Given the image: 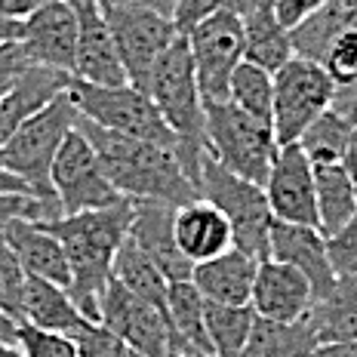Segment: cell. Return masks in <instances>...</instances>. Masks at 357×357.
Returning a JSON list of instances; mask_svg holds the SVG:
<instances>
[{
	"instance_id": "cell-1",
	"label": "cell",
	"mask_w": 357,
	"mask_h": 357,
	"mask_svg": "<svg viewBox=\"0 0 357 357\" xmlns=\"http://www.w3.org/2000/svg\"><path fill=\"white\" fill-rule=\"evenodd\" d=\"M130 222L132 200L126 197L117 200L114 206H105V210H89L43 222L65 250L71 271L68 296L86 321H99L102 296L111 284V268H114L117 250L130 234Z\"/></svg>"
},
{
	"instance_id": "cell-2",
	"label": "cell",
	"mask_w": 357,
	"mask_h": 357,
	"mask_svg": "<svg viewBox=\"0 0 357 357\" xmlns=\"http://www.w3.org/2000/svg\"><path fill=\"white\" fill-rule=\"evenodd\" d=\"M77 130L93 145L105 176L126 200H163V204H191L197 200V188L185 176L176 148L132 139L123 132H111L105 126L77 117Z\"/></svg>"
},
{
	"instance_id": "cell-3",
	"label": "cell",
	"mask_w": 357,
	"mask_h": 357,
	"mask_svg": "<svg viewBox=\"0 0 357 357\" xmlns=\"http://www.w3.org/2000/svg\"><path fill=\"white\" fill-rule=\"evenodd\" d=\"M145 93L158 105L163 121L176 132V154L182 163L185 176L195 182L200 178V163L210 154L206 148V105L200 99L195 62H191V50L185 34H178L167 47V53L158 59L151 68Z\"/></svg>"
},
{
	"instance_id": "cell-4",
	"label": "cell",
	"mask_w": 357,
	"mask_h": 357,
	"mask_svg": "<svg viewBox=\"0 0 357 357\" xmlns=\"http://www.w3.org/2000/svg\"><path fill=\"white\" fill-rule=\"evenodd\" d=\"M296 56L317 62L336 84V108L357 114V0H326L293 31Z\"/></svg>"
},
{
	"instance_id": "cell-5",
	"label": "cell",
	"mask_w": 357,
	"mask_h": 357,
	"mask_svg": "<svg viewBox=\"0 0 357 357\" xmlns=\"http://www.w3.org/2000/svg\"><path fill=\"white\" fill-rule=\"evenodd\" d=\"M197 195L228 219L237 250H243L256 262L271 259L274 215H271V206H268L262 185L241 178L237 173L222 167L213 154H206L204 163H200Z\"/></svg>"
},
{
	"instance_id": "cell-6",
	"label": "cell",
	"mask_w": 357,
	"mask_h": 357,
	"mask_svg": "<svg viewBox=\"0 0 357 357\" xmlns=\"http://www.w3.org/2000/svg\"><path fill=\"white\" fill-rule=\"evenodd\" d=\"M77 108H74L68 89L56 96L47 108L31 114L25 123L0 145V167L6 173L31 188L34 197H53V185H50V173H53V160L62 148L65 136L77 126Z\"/></svg>"
},
{
	"instance_id": "cell-7",
	"label": "cell",
	"mask_w": 357,
	"mask_h": 357,
	"mask_svg": "<svg viewBox=\"0 0 357 357\" xmlns=\"http://www.w3.org/2000/svg\"><path fill=\"white\" fill-rule=\"evenodd\" d=\"M206 148L225 169L256 185H265L278 154L271 123L241 111L231 102L206 105Z\"/></svg>"
},
{
	"instance_id": "cell-8",
	"label": "cell",
	"mask_w": 357,
	"mask_h": 357,
	"mask_svg": "<svg viewBox=\"0 0 357 357\" xmlns=\"http://www.w3.org/2000/svg\"><path fill=\"white\" fill-rule=\"evenodd\" d=\"M68 96L80 117L105 126L111 132H123L132 139L158 142L167 148H176V132L163 121L151 96L142 89L123 84V86H93L84 80L71 77Z\"/></svg>"
},
{
	"instance_id": "cell-9",
	"label": "cell",
	"mask_w": 357,
	"mask_h": 357,
	"mask_svg": "<svg viewBox=\"0 0 357 357\" xmlns=\"http://www.w3.org/2000/svg\"><path fill=\"white\" fill-rule=\"evenodd\" d=\"M336 102V84L317 62L305 56H293L274 71V105L271 130L278 145L299 142L326 108Z\"/></svg>"
},
{
	"instance_id": "cell-10",
	"label": "cell",
	"mask_w": 357,
	"mask_h": 357,
	"mask_svg": "<svg viewBox=\"0 0 357 357\" xmlns=\"http://www.w3.org/2000/svg\"><path fill=\"white\" fill-rule=\"evenodd\" d=\"M105 22L114 37L117 56L126 71V84L142 89L148 86L151 68L158 59L167 53V47L178 37L176 22L169 16H160L151 6L130 0V3H102Z\"/></svg>"
},
{
	"instance_id": "cell-11",
	"label": "cell",
	"mask_w": 357,
	"mask_h": 357,
	"mask_svg": "<svg viewBox=\"0 0 357 357\" xmlns=\"http://www.w3.org/2000/svg\"><path fill=\"white\" fill-rule=\"evenodd\" d=\"M191 62L204 105L228 102V84L234 68L243 62V22L234 10H219L197 22L188 34Z\"/></svg>"
},
{
	"instance_id": "cell-12",
	"label": "cell",
	"mask_w": 357,
	"mask_h": 357,
	"mask_svg": "<svg viewBox=\"0 0 357 357\" xmlns=\"http://www.w3.org/2000/svg\"><path fill=\"white\" fill-rule=\"evenodd\" d=\"M50 185H53V197L62 206V215L105 210V206H114L117 200H123L105 176L93 145L86 142V136L77 126L65 136L62 148H59Z\"/></svg>"
},
{
	"instance_id": "cell-13",
	"label": "cell",
	"mask_w": 357,
	"mask_h": 357,
	"mask_svg": "<svg viewBox=\"0 0 357 357\" xmlns=\"http://www.w3.org/2000/svg\"><path fill=\"white\" fill-rule=\"evenodd\" d=\"M99 324L108 326L130 351L142 357H169V324L158 305L130 293L114 278L102 296Z\"/></svg>"
},
{
	"instance_id": "cell-14",
	"label": "cell",
	"mask_w": 357,
	"mask_h": 357,
	"mask_svg": "<svg viewBox=\"0 0 357 357\" xmlns=\"http://www.w3.org/2000/svg\"><path fill=\"white\" fill-rule=\"evenodd\" d=\"M262 188L268 206H271V215L278 222H293V225H308V228L321 225L317 222V200H314V167L305 158L299 142L278 148Z\"/></svg>"
},
{
	"instance_id": "cell-15",
	"label": "cell",
	"mask_w": 357,
	"mask_h": 357,
	"mask_svg": "<svg viewBox=\"0 0 357 357\" xmlns=\"http://www.w3.org/2000/svg\"><path fill=\"white\" fill-rule=\"evenodd\" d=\"M19 47L37 68L74 74L77 56V16L68 0H53L28 19H22Z\"/></svg>"
},
{
	"instance_id": "cell-16",
	"label": "cell",
	"mask_w": 357,
	"mask_h": 357,
	"mask_svg": "<svg viewBox=\"0 0 357 357\" xmlns=\"http://www.w3.org/2000/svg\"><path fill=\"white\" fill-rule=\"evenodd\" d=\"M77 16V56L71 77L93 86H123L126 71L99 0H68Z\"/></svg>"
},
{
	"instance_id": "cell-17",
	"label": "cell",
	"mask_w": 357,
	"mask_h": 357,
	"mask_svg": "<svg viewBox=\"0 0 357 357\" xmlns=\"http://www.w3.org/2000/svg\"><path fill=\"white\" fill-rule=\"evenodd\" d=\"M250 305L265 321H305L314 308V289H311L308 278L296 271L293 265L278 262V259H262L256 268Z\"/></svg>"
},
{
	"instance_id": "cell-18",
	"label": "cell",
	"mask_w": 357,
	"mask_h": 357,
	"mask_svg": "<svg viewBox=\"0 0 357 357\" xmlns=\"http://www.w3.org/2000/svg\"><path fill=\"white\" fill-rule=\"evenodd\" d=\"M271 259L293 265L308 278L314 289V302H321L333 287L339 274L333 271L330 252H326V237L317 228L293 225V222H278L271 225Z\"/></svg>"
},
{
	"instance_id": "cell-19",
	"label": "cell",
	"mask_w": 357,
	"mask_h": 357,
	"mask_svg": "<svg viewBox=\"0 0 357 357\" xmlns=\"http://www.w3.org/2000/svg\"><path fill=\"white\" fill-rule=\"evenodd\" d=\"M173 219H176L173 204H163V200H132L130 237L158 262V268L167 274V280H185L191 278L195 265L176 247Z\"/></svg>"
},
{
	"instance_id": "cell-20",
	"label": "cell",
	"mask_w": 357,
	"mask_h": 357,
	"mask_svg": "<svg viewBox=\"0 0 357 357\" xmlns=\"http://www.w3.org/2000/svg\"><path fill=\"white\" fill-rule=\"evenodd\" d=\"M0 234L10 243V250L16 252L22 271L28 278H43L50 284H59L68 289L71 284V271H68V259L65 250L59 243V237L50 231L43 222L31 219H13L6 225H0Z\"/></svg>"
},
{
	"instance_id": "cell-21",
	"label": "cell",
	"mask_w": 357,
	"mask_h": 357,
	"mask_svg": "<svg viewBox=\"0 0 357 357\" xmlns=\"http://www.w3.org/2000/svg\"><path fill=\"white\" fill-rule=\"evenodd\" d=\"M234 13L243 22V59L247 62L274 74L296 56L293 37L274 13V0H234Z\"/></svg>"
},
{
	"instance_id": "cell-22",
	"label": "cell",
	"mask_w": 357,
	"mask_h": 357,
	"mask_svg": "<svg viewBox=\"0 0 357 357\" xmlns=\"http://www.w3.org/2000/svg\"><path fill=\"white\" fill-rule=\"evenodd\" d=\"M71 84V74L53 68H25L10 80L6 93L0 96V145L19 130L22 123L40 108H47L56 96H62Z\"/></svg>"
},
{
	"instance_id": "cell-23",
	"label": "cell",
	"mask_w": 357,
	"mask_h": 357,
	"mask_svg": "<svg viewBox=\"0 0 357 357\" xmlns=\"http://www.w3.org/2000/svg\"><path fill=\"white\" fill-rule=\"evenodd\" d=\"M173 231H176L178 252H182L191 265L206 262V259H213V256H219V252L234 247L228 219L215 210L213 204H206L204 197L176 206Z\"/></svg>"
},
{
	"instance_id": "cell-24",
	"label": "cell",
	"mask_w": 357,
	"mask_h": 357,
	"mask_svg": "<svg viewBox=\"0 0 357 357\" xmlns=\"http://www.w3.org/2000/svg\"><path fill=\"white\" fill-rule=\"evenodd\" d=\"M256 268L259 262L247 256L243 250H225L219 256L197 262L191 268V280L200 289L206 302L219 305H250L252 284H256Z\"/></svg>"
},
{
	"instance_id": "cell-25",
	"label": "cell",
	"mask_w": 357,
	"mask_h": 357,
	"mask_svg": "<svg viewBox=\"0 0 357 357\" xmlns=\"http://www.w3.org/2000/svg\"><path fill=\"white\" fill-rule=\"evenodd\" d=\"M204 308L206 299L200 296L195 280H169L167 289V324H169V354H185V351H210V339H206L204 326Z\"/></svg>"
},
{
	"instance_id": "cell-26",
	"label": "cell",
	"mask_w": 357,
	"mask_h": 357,
	"mask_svg": "<svg viewBox=\"0 0 357 357\" xmlns=\"http://www.w3.org/2000/svg\"><path fill=\"white\" fill-rule=\"evenodd\" d=\"M84 321L86 317L77 311V305L71 302L65 287L50 284L43 278H25V289H22V324L71 336Z\"/></svg>"
},
{
	"instance_id": "cell-27",
	"label": "cell",
	"mask_w": 357,
	"mask_h": 357,
	"mask_svg": "<svg viewBox=\"0 0 357 357\" xmlns=\"http://www.w3.org/2000/svg\"><path fill=\"white\" fill-rule=\"evenodd\" d=\"M317 348H321V339H317L308 317L293 324H280V321H265V317L256 314L241 357H314Z\"/></svg>"
},
{
	"instance_id": "cell-28",
	"label": "cell",
	"mask_w": 357,
	"mask_h": 357,
	"mask_svg": "<svg viewBox=\"0 0 357 357\" xmlns=\"http://www.w3.org/2000/svg\"><path fill=\"white\" fill-rule=\"evenodd\" d=\"M321 345L330 342H357V274L336 278V287L314 302L308 314Z\"/></svg>"
},
{
	"instance_id": "cell-29",
	"label": "cell",
	"mask_w": 357,
	"mask_h": 357,
	"mask_svg": "<svg viewBox=\"0 0 357 357\" xmlns=\"http://www.w3.org/2000/svg\"><path fill=\"white\" fill-rule=\"evenodd\" d=\"M111 278L121 287L130 289V293L142 296L145 302L158 305L163 314H167V289H169L167 274L160 271L158 262H154L130 234H126V241L121 243V250H117V256H114Z\"/></svg>"
},
{
	"instance_id": "cell-30",
	"label": "cell",
	"mask_w": 357,
	"mask_h": 357,
	"mask_svg": "<svg viewBox=\"0 0 357 357\" xmlns=\"http://www.w3.org/2000/svg\"><path fill=\"white\" fill-rule=\"evenodd\" d=\"M314 200H317V222L321 234L333 237L357 213V191L351 176L342 163H324L314 167Z\"/></svg>"
},
{
	"instance_id": "cell-31",
	"label": "cell",
	"mask_w": 357,
	"mask_h": 357,
	"mask_svg": "<svg viewBox=\"0 0 357 357\" xmlns=\"http://www.w3.org/2000/svg\"><path fill=\"white\" fill-rule=\"evenodd\" d=\"M256 311L252 305H219L206 302L204 308V326L210 339V351L215 357H241L243 345L250 339Z\"/></svg>"
},
{
	"instance_id": "cell-32",
	"label": "cell",
	"mask_w": 357,
	"mask_h": 357,
	"mask_svg": "<svg viewBox=\"0 0 357 357\" xmlns=\"http://www.w3.org/2000/svg\"><path fill=\"white\" fill-rule=\"evenodd\" d=\"M351 123H354L351 111L330 105L314 123L308 126V130L302 132L299 145H302L305 158L311 160V167H324V163H342V154H345L348 136H351Z\"/></svg>"
},
{
	"instance_id": "cell-33",
	"label": "cell",
	"mask_w": 357,
	"mask_h": 357,
	"mask_svg": "<svg viewBox=\"0 0 357 357\" xmlns=\"http://www.w3.org/2000/svg\"><path fill=\"white\" fill-rule=\"evenodd\" d=\"M228 102L237 105L241 111H247V114L259 117V121L271 123L274 74L243 59L231 74V84H228Z\"/></svg>"
},
{
	"instance_id": "cell-34",
	"label": "cell",
	"mask_w": 357,
	"mask_h": 357,
	"mask_svg": "<svg viewBox=\"0 0 357 357\" xmlns=\"http://www.w3.org/2000/svg\"><path fill=\"white\" fill-rule=\"evenodd\" d=\"M25 278L16 252L0 234V311L10 314L16 324H22V289H25Z\"/></svg>"
},
{
	"instance_id": "cell-35",
	"label": "cell",
	"mask_w": 357,
	"mask_h": 357,
	"mask_svg": "<svg viewBox=\"0 0 357 357\" xmlns=\"http://www.w3.org/2000/svg\"><path fill=\"white\" fill-rule=\"evenodd\" d=\"M68 339L77 348V357H126L130 354V348L99 321H84Z\"/></svg>"
},
{
	"instance_id": "cell-36",
	"label": "cell",
	"mask_w": 357,
	"mask_h": 357,
	"mask_svg": "<svg viewBox=\"0 0 357 357\" xmlns=\"http://www.w3.org/2000/svg\"><path fill=\"white\" fill-rule=\"evenodd\" d=\"M16 345L25 357H77V348L68 336L50 330H37L31 324H19Z\"/></svg>"
},
{
	"instance_id": "cell-37",
	"label": "cell",
	"mask_w": 357,
	"mask_h": 357,
	"mask_svg": "<svg viewBox=\"0 0 357 357\" xmlns=\"http://www.w3.org/2000/svg\"><path fill=\"white\" fill-rule=\"evenodd\" d=\"M326 252H330L333 271L339 278L357 274V213L333 237H326Z\"/></svg>"
},
{
	"instance_id": "cell-38",
	"label": "cell",
	"mask_w": 357,
	"mask_h": 357,
	"mask_svg": "<svg viewBox=\"0 0 357 357\" xmlns=\"http://www.w3.org/2000/svg\"><path fill=\"white\" fill-rule=\"evenodd\" d=\"M219 10H234V0H178L176 16H173L176 31L188 34L197 22H204L206 16H213Z\"/></svg>"
},
{
	"instance_id": "cell-39",
	"label": "cell",
	"mask_w": 357,
	"mask_h": 357,
	"mask_svg": "<svg viewBox=\"0 0 357 357\" xmlns=\"http://www.w3.org/2000/svg\"><path fill=\"white\" fill-rule=\"evenodd\" d=\"M326 0H274V13H278L280 25L287 31H293L296 25H302L308 16H314Z\"/></svg>"
},
{
	"instance_id": "cell-40",
	"label": "cell",
	"mask_w": 357,
	"mask_h": 357,
	"mask_svg": "<svg viewBox=\"0 0 357 357\" xmlns=\"http://www.w3.org/2000/svg\"><path fill=\"white\" fill-rule=\"evenodd\" d=\"M53 3V0H0V16L3 19H13V22H22L28 19L31 13H37L40 6Z\"/></svg>"
},
{
	"instance_id": "cell-41",
	"label": "cell",
	"mask_w": 357,
	"mask_h": 357,
	"mask_svg": "<svg viewBox=\"0 0 357 357\" xmlns=\"http://www.w3.org/2000/svg\"><path fill=\"white\" fill-rule=\"evenodd\" d=\"M342 167H345V173L351 176L354 191H357V114H354V123H351V136H348L345 154H342Z\"/></svg>"
},
{
	"instance_id": "cell-42",
	"label": "cell",
	"mask_w": 357,
	"mask_h": 357,
	"mask_svg": "<svg viewBox=\"0 0 357 357\" xmlns=\"http://www.w3.org/2000/svg\"><path fill=\"white\" fill-rule=\"evenodd\" d=\"M314 357H357V342H330L317 348Z\"/></svg>"
},
{
	"instance_id": "cell-43",
	"label": "cell",
	"mask_w": 357,
	"mask_h": 357,
	"mask_svg": "<svg viewBox=\"0 0 357 357\" xmlns=\"http://www.w3.org/2000/svg\"><path fill=\"white\" fill-rule=\"evenodd\" d=\"M0 195H31V188H28L22 178H16L13 173H6V169L0 167Z\"/></svg>"
},
{
	"instance_id": "cell-44",
	"label": "cell",
	"mask_w": 357,
	"mask_h": 357,
	"mask_svg": "<svg viewBox=\"0 0 357 357\" xmlns=\"http://www.w3.org/2000/svg\"><path fill=\"white\" fill-rule=\"evenodd\" d=\"M19 28H22V22H13V19H3V16H0V43L19 40Z\"/></svg>"
},
{
	"instance_id": "cell-45",
	"label": "cell",
	"mask_w": 357,
	"mask_h": 357,
	"mask_svg": "<svg viewBox=\"0 0 357 357\" xmlns=\"http://www.w3.org/2000/svg\"><path fill=\"white\" fill-rule=\"evenodd\" d=\"M139 3L151 6V10H154V13H160V16H169V19H173V16H176L178 0H139Z\"/></svg>"
},
{
	"instance_id": "cell-46",
	"label": "cell",
	"mask_w": 357,
	"mask_h": 357,
	"mask_svg": "<svg viewBox=\"0 0 357 357\" xmlns=\"http://www.w3.org/2000/svg\"><path fill=\"white\" fill-rule=\"evenodd\" d=\"M16 330H19V324L0 311V342H16Z\"/></svg>"
},
{
	"instance_id": "cell-47",
	"label": "cell",
	"mask_w": 357,
	"mask_h": 357,
	"mask_svg": "<svg viewBox=\"0 0 357 357\" xmlns=\"http://www.w3.org/2000/svg\"><path fill=\"white\" fill-rule=\"evenodd\" d=\"M0 357H25L16 342H0Z\"/></svg>"
},
{
	"instance_id": "cell-48",
	"label": "cell",
	"mask_w": 357,
	"mask_h": 357,
	"mask_svg": "<svg viewBox=\"0 0 357 357\" xmlns=\"http://www.w3.org/2000/svg\"><path fill=\"white\" fill-rule=\"evenodd\" d=\"M169 357H215V354H200V351H185V354H169Z\"/></svg>"
},
{
	"instance_id": "cell-49",
	"label": "cell",
	"mask_w": 357,
	"mask_h": 357,
	"mask_svg": "<svg viewBox=\"0 0 357 357\" xmlns=\"http://www.w3.org/2000/svg\"><path fill=\"white\" fill-rule=\"evenodd\" d=\"M10 80H13V77H0V96L6 93V86H10Z\"/></svg>"
},
{
	"instance_id": "cell-50",
	"label": "cell",
	"mask_w": 357,
	"mask_h": 357,
	"mask_svg": "<svg viewBox=\"0 0 357 357\" xmlns=\"http://www.w3.org/2000/svg\"><path fill=\"white\" fill-rule=\"evenodd\" d=\"M99 3H130V0H99Z\"/></svg>"
},
{
	"instance_id": "cell-51",
	"label": "cell",
	"mask_w": 357,
	"mask_h": 357,
	"mask_svg": "<svg viewBox=\"0 0 357 357\" xmlns=\"http://www.w3.org/2000/svg\"><path fill=\"white\" fill-rule=\"evenodd\" d=\"M126 357H142V354H136V351H130V354H126Z\"/></svg>"
}]
</instances>
